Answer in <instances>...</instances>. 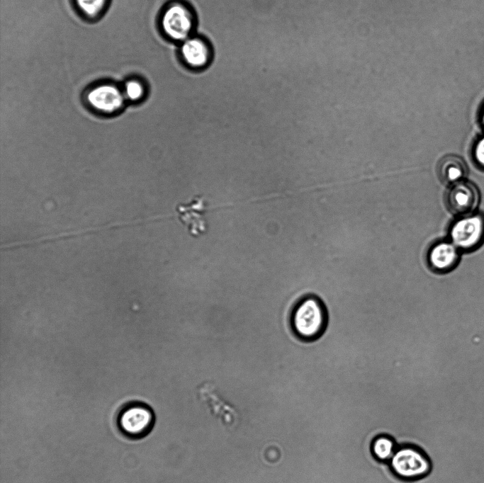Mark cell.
<instances>
[{
    "label": "cell",
    "mask_w": 484,
    "mask_h": 483,
    "mask_svg": "<svg viewBox=\"0 0 484 483\" xmlns=\"http://www.w3.org/2000/svg\"><path fill=\"white\" fill-rule=\"evenodd\" d=\"M292 326L300 338L305 341L318 339L325 332L328 314L324 302L316 295H308L295 307Z\"/></svg>",
    "instance_id": "1"
},
{
    "label": "cell",
    "mask_w": 484,
    "mask_h": 483,
    "mask_svg": "<svg viewBox=\"0 0 484 483\" xmlns=\"http://www.w3.org/2000/svg\"><path fill=\"white\" fill-rule=\"evenodd\" d=\"M156 421L152 408L139 401L128 402L118 410L116 424L120 433L130 439L145 438Z\"/></svg>",
    "instance_id": "2"
},
{
    "label": "cell",
    "mask_w": 484,
    "mask_h": 483,
    "mask_svg": "<svg viewBox=\"0 0 484 483\" xmlns=\"http://www.w3.org/2000/svg\"><path fill=\"white\" fill-rule=\"evenodd\" d=\"M160 27L167 38L181 42L191 36L196 27V16L185 3L172 1L162 13Z\"/></svg>",
    "instance_id": "3"
},
{
    "label": "cell",
    "mask_w": 484,
    "mask_h": 483,
    "mask_svg": "<svg viewBox=\"0 0 484 483\" xmlns=\"http://www.w3.org/2000/svg\"><path fill=\"white\" fill-rule=\"evenodd\" d=\"M449 240L460 250L472 251L484 242V213L457 216L449 227Z\"/></svg>",
    "instance_id": "4"
},
{
    "label": "cell",
    "mask_w": 484,
    "mask_h": 483,
    "mask_svg": "<svg viewBox=\"0 0 484 483\" xmlns=\"http://www.w3.org/2000/svg\"><path fill=\"white\" fill-rule=\"evenodd\" d=\"M393 472L403 479H415L427 475L431 462L426 455L412 447L405 446L394 452L390 458Z\"/></svg>",
    "instance_id": "5"
},
{
    "label": "cell",
    "mask_w": 484,
    "mask_h": 483,
    "mask_svg": "<svg viewBox=\"0 0 484 483\" xmlns=\"http://www.w3.org/2000/svg\"><path fill=\"white\" fill-rule=\"evenodd\" d=\"M480 200L478 188L467 179L451 185L446 197L449 210L457 216L477 211Z\"/></svg>",
    "instance_id": "6"
},
{
    "label": "cell",
    "mask_w": 484,
    "mask_h": 483,
    "mask_svg": "<svg viewBox=\"0 0 484 483\" xmlns=\"http://www.w3.org/2000/svg\"><path fill=\"white\" fill-rule=\"evenodd\" d=\"M179 55L186 67L200 69L206 67L210 62L212 49L204 38L191 35L181 42Z\"/></svg>",
    "instance_id": "7"
},
{
    "label": "cell",
    "mask_w": 484,
    "mask_h": 483,
    "mask_svg": "<svg viewBox=\"0 0 484 483\" xmlns=\"http://www.w3.org/2000/svg\"><path fill=\"white\" fill-rule=\"evenodd\" d=\"M124 94L113 84H103L91 89L86 95L89 105L98 111L112 113L118 110L124 102Z\"/></svg>",
    "instance_id": "8"
},
{
    "label": "cell",
    "mask_w": 484,
    "mask_h": 483,
    "mask_svg": "<svg viewBox=\"0 0 484 483\" xmlns=\"http://www.w3.org/2000/svg\"><path fill=\"white\" fill-rule=\"evenodd\" d=\"M459 251L460 250L450 240L439 242L429 250L427 262L436 272H447L457 263Z\"/></svg>",
    "instance_id": "9"
},
{
    "label": "cell",
    "mask_w": 484,
    "mask_h": 483,
    "mask_svg": "<svg viewBox=\"0 0 484 483\" xmlns=\"http://www.w3.org/2000/svg\"><path fill=\"white\" fill-rule=\"evenodd\" d=\"M201 200L198 197L188 205H182L176 210L179 220L193 236L203 234L207 227L203 219V208L200 204Z\"/></svg>",
    "instance_id": "10"
},
{
    "label": "cell",
    "mask_w": 484,
    "mask_h": 483,
    "mask_svg": "<svg viewBox=\"0 0 484 483\" xmlns=\"http://www.w3.org/2000/svg\"><path fill=\"white\" fill-rule=\"evenodd\" d=\"M438 174L444 183L451 186L466 179L468 166L461 157L448 155L439 161Z\"/></svg>",
    "instance_id": "11"
},
{
    "label": "cell",
    "mask_w": 484,
    "mask_h": 483,
    "mask_svg": "<svg viewBox=\"0 0 484 483\" xmlns=\"http://www.w3.org/2000/svg\"><path fill=\"white\" fill-rule=\"evenodd\" d=\"M395 443L391 438L381 436L376 438L371 450L374 456L380 460L390 459L394 453Z\"/></svg>",
    "instance_id": "12"
},
{
    "label": "cell",
    "mask_w": 484,
    "mask_h": 483,
    "mask_svg": "<svg viewBox=\"0 0 484 483\" xmlns=\"http://www.w3.org/2000/svg\"><path fill=\"white\" fill-rule=\"evenodd\" d=\"M75 2L85 16L96 17L103 11L107 0H75Z\"/></svg>",
    "instance_id": "13"
},
{
    "label": "cell",
    "mask_w": 484,
    "mask_h": 483,
    "mask_svg": "<svg viewBox=\"0 0 484 483\" xmlns=\"http://www.w3.org/2000/svg\"><path fill=\"white\" fill-rule=\"evenodd\" d=\"M471 156L476 167L484 171V131L473 141L471 149Z\"/></svg>",
    "instance_id": "14"
},
{
    "label": "cell",
    "mask_w": 484,
    "mask_h": 483,
    "mask_svg": "<svg viewBox=\"0 0 484 483\" xmlns=\"http://www.w3.org/2000/svg\"><path fill=\"white\" fill-rule=\"evenodd\" d=\"M145 88L138 80L131 79L128 81L124 87L123 94L130 101H138L144 95Z\"/></svg>",
    "instance_id": "15"
},
{
    "label": "cell",
    "mask_w": 484,
    "mask_h": 483,
    "mask_svg": "<svg viewBox=\"0 0 484 483\" xmlns=\"http://www.w3.org/2000/svg\"><path fill=\"white\" fill-rule=\"evenodd\" d=\"M478 120L480 125L484 131V101L481 103L478 112Z\"/></svg>",
    "instance_id": "16"
}]
</instances>
